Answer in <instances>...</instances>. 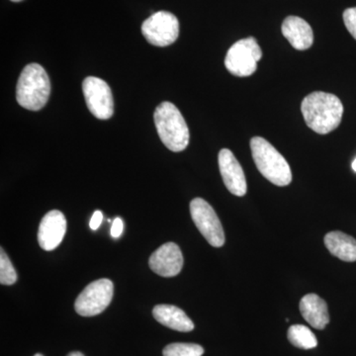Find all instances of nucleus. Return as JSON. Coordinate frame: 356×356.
<instances>
[{"instance_id":"nucleus-1","label":"nucleus","mask_w":356,"mask_h":356,"mask_svg":"<svg viewBox=\"0 0 356 356\" xmlns=\"http://www.w3.org/2000/svg\"><path fill=\"white\" fill-rule=\"evenodd\" d=\"M301 111L309 128L325 135L339 127L343 119V105L337 96L316 91L304 98Z\"/></svg>"},{"instance_id":"nucleus-2","label":"nucleus","mask_w":356,"mask_h":356,"mask_svg":"<svg viewBox=\"0 0 356 356\" xmlns=\"http://www.w3.org/2000/svg\"><path fill=\"white\" fill-rule=\"evenodd\" d=\"M51 83L48 74L39 64L26 65L16 88V99L23 108L39 111L48 102Z\"/></svg>"},{"instance_id":"nucleus-3","label":"nucleus","mask_w":356,"mask_h":356,"mask_svg":"<svg viewBox=\"0 0 356 356\" xmlns=\"http://www.w3.org/2000/svg\"><path fill=\"white\" fill-rule=\"evenodd\" d=\"M159 139L175 153L184 151L189 144V129L184 116L172 102H161L154 114Z\"/></svg>"},{"instance_id":"nucleus-4","label":"nucleus","mask_w":356,"mask_h":356,"mask_svg":"<svg viewBox=\"0 0 356 356\" xmlns=\"http://www.w3.org/2000/svg\"><path fill=\"white\" fill-rule=\"evenodd\" d=\"M250 149L257 170L268 181L277 186H287L291 184L292 172L289 163L268 140L254 137L250 140Z\"/></svg>"},{"instance_id":"nucleus-5","label":"nucleus","mask_w":356,"mask_h":356,"mask_svg":"<svg viewBox=\"0 0 356 356\" xmlns=\"http://www.w3.org/2000/svg\"><path fill=\"white\" fill-rule=\"evenodd\" d=\"M261 47L254 37L240 40L229 49L225 58V67L233 76H250L257 69L261 60Z\"/></svg>"},{"instance_id":"nucleus-6","label":"nucleus","mask_w":356,"mask_h":356,"mask_svg":"<svg viewBox=\"0 0 356 356\" xmlns=\"http://www.w3.org/2000/svg\"><path fill=\"white\" fill-rule=\"evenodd\" d=\"M114 285L111 280L102 278L93 281L84 288L74 303V309L83 317L99 315L111 303Z\"/></svg>"},{"instance_id":"nucleus-7","label":"nucleus","mask_w":356,"mask_h":356,"mask_svg":"<svg viewBox=\"0 0 356 356\" xmlns=\"http://www.w3.org/2000/svg\"><path fill=\"white\" fill-rule=\"evenodd\" d=\"M191 214L201 235L212 247L224 245L226 241L224 229L216 212L207 201L202 198L193 199L191 202Z\"/></svg>"},{"instance_id":"nucleus-8","label":"nucleus","mask_w":356,"mask_h":356,"mask_svg":"<svg viewBox=\"0 0 356 356\" xmlns=\"http://www.w3.org/2000/svg\"><path fill=\"white\" fill-rule=\"evenodd\" d=\"M142 33L147 41L154 46H170L179 36V21L172 13L159 11L144 21Z\"/></svg>"},{"instance_id":"nucleus-9","label":"nucleus","mask_w":356,"mask_h":356,"mask_svg":"<svg viewBox=\"0 0 356 356\" xmlns=\"http://www.w3.org/2000/svg\"><path fill=\"white\" fill-rule=\"evenodd\" d=\"M86 105L90 113L100 120H107L114 113V100L111 88L102 79L88 76L83 83Z\"/></svg>"},{"instance_id":"nucleus-10","label":"nucleus","mask_w":356,"mask_h":356,"mask_svg":"<svg viewBox=\"0 0 356 356\" xmlns=\"http://www.w3.org/2000/svg\"><path fill=\"white\" fill-rule=\"evenodd\" d=\"M220 172L225 186L234 195L243 197L248 191L247 179L242 165L229 149H222L218 156Z\"/></svg>"},{"instance_id":"nucleus-11","label":"nucleus","mask_w":356,"mask_h":356,"mask_svg":"<svg viewBox=\"0 0 356 356\" xmlns=\"http://www.w3.org/2000/svg\"><path fill=\"white\" fill-rule=\"evenodd\" d=\"M149 266L154 273L163 277H173L181 271L184 255L177 243H165L151 255Z\"/></svg>"},{"instance_id":"nucleus-12","label":"nucleus","mask_w":356,"mask_h":356,"mask_svg":"<svg viewBox=\"0 0 356 356\" xmlns=\"http://www.w3.org/2000/svg\"><path fill=\"white\" fill-rule=\"evenodd\" d=\"M67 232V220L60 211L51 210L44 215L40 222L38 242L40 247L47 252L57 248Z\"/></svg>"},{"instance_id":"nucleus-13","label":"nucleus","mask_w":356,"mask_h":356,"mask_svg":"<svg viewBox=\"0 0 356 356\" xmlns=\"http://www.w3.org/2000/svg\"><path fill=\"white\" fill-rule=\"evenodd\" d=\"M281 30L283 36L296 50H308L314 43V33L311 26L298 16L287 17L283 21Z\"/></svg>"},{"instance_id":"nucleus-14","label":"nucleus","mask_w":356,"mask_h":356,"mask_svg":"<svg viewBox=\"0 0 356 356\" xmlns=\"http://www.w3.org/2000/svg\"><path fill=\"white\" fill-rule=\"evenodd\" d=\"M300 312L307 322L317 330H324L330 323L329 310L325 300L317 294L306 295L300 302Z\"/></svg>"},{"instance_id":"nucleus-15","label":"nucleus","mask_w":356,"mask_h":356,"mask_svg":"<svg viewBox=\"0 0 356 356\" xmlns=\"http://www.w3.org/2000/svg\"><path fill=\"white\" fill-rule=\"evenodd\" d=\"M154 318L165 327L175 331L188 332L193 331V322L181 309L173 305H158L153 310Z\"/></svg>"},{"instance_id":"nucleus-16","label":"nucleus","mask_w":356,"mask_h":356,"mask_svg":"<svg viewBox=\"0 0 356 356\" xmlns=\"http://www.w3.org/2000/svg\"><path fill=\"white\" fill-rule=\"evenodd\" d=\"M325 248L341 261H356V240L343 232H330L325 236Z\"/></svg>"},{"instance_id":"nucleus-17","label":"nucleus","mask_w":356,"mask_h":356,"mask_svg":"<svg viewBox=\"0 0 356 356\" xmlns=\"http://www.w3.org/2000/svg\"><path fill=\"white\" fill-rule=\"evenodd\" d=\"M288 339L293 346L302 350H312L318 346L317 337L303 325H291L288 330Z\"/></svg>"},{"instance_id":"nucleus-18","label":"nucleus","mask_w":356,"mask_h":356,"mask_svg":"<svg viewBox=\"0 0 356 356\" xmlns=\"http://www.w3.org/2000/svg\"><path fill=\"white\" fill-rule=\"evenodd\" d=\"M163 356H202L204 348L196 343H175L166 346Z\"/></svg>"},{"instance_id":"nucleus-19","label":"nucleus","mask_w":356,"mask_h":356,"mask_svg":"<svg viewBox=\"0 0 356 356\" xmlns=\"http://www.w3.org/2000/svg\"><path fill=\"white\" fill-rule=\"evenodd\" d=\"M0 252V283L2 285H13L17 281V273L3 248Z\"/></svg>"},{"instance_id":"nucleus-20","label":"nucleus","mask_w":356,"mask_h":356,"mask_svg":"<svg viewBox=\"0 0 356 356\" xmlns=\"http://www.w3.org/2000/svg\"><path fill=\"white\" fill-rule=\"evenodd\" d=\"M343 22L351 36L356 40V7H351L344 11Z\"/></svg>"},{"instance_id":"nucleus-21","label":"nucleus","mask_w":356,"mask_h":356,"mask_svg":"<svg viewBox=\"0 0 356 356\" xmlns=\"http://www.w3.org/2000/svg\"><path fill=\"white\" fill-rule=\"evenodd\" d=\"M123 221H122L121 218H116V219L114 220L113 224H112L111 236L115 238H119V236L122 235V233H123Z\"/></svg>"},{"instance_id":"nucleus-22","label":"nucleus","mask_w":356,"mask_h":356,"mask_svg":"<svg viewBox=\"0 0 356 356\" xmlns=\"http://www.w3.org/2000/svg\"><path fill=\"white\" fill-rule=\"evenodd\" d=\"M103 221V214L102 211H95L93 213L92 217H91L90 222H89V226H90L91 229L95 231L99 228L100 225Z\"/></svg>"},{"instance_id":"nucleus-23","label":"nucleus","mask_w":356,"mask_h":356,"mask_svg":"<svg viewBox=\"0 0 356 356\" xmlns=\"http://www.w3.org/2000/svg\"><path fill=\"white\" fill-rule=\"evenodd\" d=\"M67 356H84L83 353H79V351H74V353H70Z\"/></svg>"},{"instance_id":"nucleus-24","label":"nucleus","mask_w":356,"mask_h":356,"mask_svg":"<svg viewBox=\"0 0 356 356\" xmlns=\"http://www.w3.org/2000/svg\"><path fill=\"white\" fill-rule=\"evenodd\" d=\"M353 170H355L356 172V159H355V161L353 163Z\"/></svg>"},{"instance_id":"nucleus-25","label":"nucleus","mask_w":356,"mask_h":356,"mask_svg":"<svg viewBox=\"0 0 356 356\" xmlns=\"http://www.w3.org/2000/svg\"><path fill=\"white\" fill-rule=\"evenodd\" d=\"M11 1H13V2H20V1H23V0H11Z\"/></svg>"},{"instance_id":"nucleus-26","label":"nucleus","mask_w":356,"mask_h":356,"mask_svg":"<svg viewBox=\"0 0 356 356\" xmlns=\"http://www.w3.org/2000/svg\"><path fill=\"white\" fill-rule=\"evenodd\" d=\"M34 356H44V355H41V353H37V355H35Z\"/></svg>"}]
</instances>
